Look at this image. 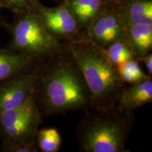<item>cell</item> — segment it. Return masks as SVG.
<instances>
[{
  "label": "cell",
  "instance_id": "6da1fadb",
  "mask_svg": "<svg viewBox=\"0 0 152 152\" xmlns=\"http://www.w3.org/2000/svg\"><path fill=\"white\" fill-rule=\"evenodd\" d=\"M37 58L33 97L41 115L51 116L92 109L91 95L83 74L69 49Z\"/></svg>",
  "mask_w": 152,
  "mask_h": 152
},
{
  "label": "cell",
  "instance_id": "7a4b0ae2",
  "mask_svg": "<svg viewBox=\"0 0 152 152\" xmlns=\"http://www.w3.org/2000/svg\"><path fill=\"white\" fill-rule=\"evenodd\" d=\"M63 44L71 52L83 74L90 92L92 109L103 111L116 105L125 84L119 78L116 67L104 49L87 36Z\"/></svg>",
  "mask_w": 152,
  "mask_h": 152
},
{
  "label": "cell",
  "instance_id": "3957f363",
  "mask_svg": "<svg viewBox=\"0 0 152 152\" xmlns=\"http://www.w3.org/2000/svg\"><path fill=\"white\" fill-rule=\"evenodd\" d=\"M85 113L75 130L76 140L81 151H130L125 144L134 125V112L116 104L109 109L88 110Z\"/></svg>",
  "mask_w": 152,
  "mask_h": 152
},
{
  "label": "cell",
  "instance_id": "277c9868",
  "mask_svg": "<svg viewBox=\"0 0 152 152\" xmlns=\"http://www.w3.org/2000/svg\"><path fill=\"white\" fill-rule=\"evenodd\" d=\"M7 27L11 36L9 48L34 59L58 52L64 46L45 29L35 8L15 14Z\"/></svg>",
  "mask_w": 152,
  "mask_h": 152
},
{
  "label": "cell",
  "instance_id": "5b68a950",
  "mask_svg": "<svg viewBox=\"0 0 152 152\" xmlns=\"http://www.w3.org/2000/svg\"><path fill=\"white\" fill-rule=\"evenodd\" d=\"M42 123V116L33 95L22 105L0 115V140L3 143L37 142Z\"/></svg>",
  "mask_w": 152,
  "mask_h": 152
},
{
  "label": "cell",
  "instance_id": "8992f818",
  "mask_svg": "<svg viewBox=\"0 0 152 152\" xmlns=\"http://www.w3.org/2000/svg\"><path fill=\"white\" fill-rule=\"evenodd\" d=\"M35 10L45 29L60 42H69L86 36L64 1L55 7H45L38 1Z\"/></svg>",
  "mask_w": 152,
  "mask_h": 152
},
{
  "label": "cell",
  "instance_id": "52a82bcc",
  "mask_svg": "<svg viewBox=\"0 0 152 152\" xmlns=\"http://www.w3.org/2000/svg\"><path fill=\"white\" fill-rule=\"evenodd\" d=\"M85 35L102 49H106L118 39L126 37L125 28L120 18L118 4L105 2L102 11L87 28Z\"/></svg>",
  "mask_w": 152,
  "mask_h": 152
},
{
  "label": "cell",
  "instance_id": "ba28073f",
  "mask_svg": "<svg viewBox=\"0 0 152 152\" xmlns=\"http://www.w3.org/2000/svg\"><path fill=\"white\" fill-rule=\"evenodd\" d=\"M36 77L34 64L29 71L0 83V115L18 107L33 96Z\"/></svg>",
  "mask_w": 152,
  "mask_h": 152
},
{
  "label": "cell",
  "instance_id": "9c48e42d",
  "mask_svg": "<svg viewBox=\"0 0 152 152\" xmlns=\"http://www.w3.org/2000/svg\"><path fill=\"white\" fill-rule=\"evenodd\" d=\"M152 102V79L149 77L123 88L117 105L127 111H133Z\"/></svg>",
  "mask_w": 152,
  "mask_h": 152
},
{
  "label": "cell",
  "instance_id": "30bf717a",
  "mask_svg": "<svg viewBox=\"0 0 152 152\" xmlns=\"http://www.w3.org/2000/svg\"><path fill=\"white\" fill-rule=\"evenodd\" d=\"M35 60L9 47L0 48V83L29 71Z\"/></svg>",
  "mask_w": 152,
  "mask_h": 152
},
{
  "label": "cell",
  "instance_id": "8fae6325",
  "mask_svg": "<svg viewBox=\"0 0 152 152\" xmlns=\"http://www.w3.org/2000/svg\"><path fill=\"white\" fill-rule=\"evenodd\" d=\"M118 8L125 28L132 24L152 23V0H121Z\"/></svg>",
  "mask_w": 152,
  "mask_h": 152
},
{
  "label": "cell",
  "instance_id": "7c38bea8",
  "mask_svg": "<svg viewBox=\"0 0 152 152\" xmlns=\"http://www.w3.org/2000/svg\"><path fill=\"white\" fill-rule=\"evenodd\" d=\"M125 35L138 61L152 50V23H136L125 28Z\"/></svg>",
  "mask_w": 152,
  "mask_h": 152
},
{
  "label": "cell",
  "instance_id": "4fadbf2b",
  "mask_svg": "<svg viewBox=\"0 0 152 152\" xmlns=\"http://www.w3.org/2000/svg\"><path fill=\"white\" fill-rule=\"evenodd\" d=\"M63 1L73 12L80 28L85 34L105 4L104 0H65Z\"/></svg>",
  "mask_w": 152,
  "mask_h": 152
},
{
  "label": "cell",
  "instance_id": "5bb4252c",
  "mask_svg": "<svg viewBox=\"0 0 152 152\" xmlns=\"http://www.w3.org/2000/svg\"><path fill=\"white\" fill-rule=\"evenodd\" d=\"M104 51L115 66L128 61L137 59L134 50L127 37L118 39Z\"/></svg>",
  "mask_w": 152,
  "mask_h": 152
},
{
  "label": "cell",
  "instance_id": "9a60e30c",
  "mask_svg": "<svg viewBox=\"0 0 152 152\" xmlns=\"http://www.w3.org/2000/svg\"><path fill=\"white\" fill-rule=\"evenodd\" d=\"M115 67L119 78L125 84H134L151 77L142 70L137 59L128 61L118 64Z\"/></svg>",
  "mask_w": 152,
  "mask_h": 152
},
{
  "label": "cell",
  "instance_id": "2e32d148",
  "mask_svg": "<svg viewBox=\"0 0 152 152\" xmlns=\"http://www.w3.org/2000/svg\"><path fill=\"white\" fill-rule=\"evenodd\" d=\"M36 142L39 151L57 152L61 145V137L56 128H44L38 130Z\"/></svg>",
  "mask_w": 152,
  "mask_h": 152
},
{
  "label": "cell",
  "instance_id": "e0dca14e",
  "mask_svg": "<svg viewBox=\"0 0 152 152\" xmlns=\"http://www.w3.org/2000/svg\"><path fill=\"white\" fill-rule=\"evenodd\" d=\"M39 0H0V9L11 11L18 14L35 8Z\"/></svg>",
  "mask_w": 152,
  "mask_h": 152
},
{
  "label": "cell",
  "instance_id": "ac0fdd59",
  "mask_svg": "<svg viewBox=\"0 0 152 152\" xmlns=\"http://www.w3.org/2000/svg\"><path fill=\"white\" fill-rule=\"evenodd\" d=\"M0 149L3 152L39 151L37 142H16V143H3L1 142Z\"/></svg>",
  "mask_w": 152,
  "mask_h": 152
},
{
  "label": "cell",
  "instance_id": "d6986e66",
  "mask_svg": "<svg viewBox=\"0 0 152 152\" xmlns=\"http://www.w3.org/2000/svg\"><path fill=\"white\" fill-rule=\"evenodd\" d=\"M139 61H142L145 65L148 71V75L152 77V54L151 53L146 55L145 56L141 58Z\"/></svg>",
  "mask_w": 152,
  "mask_h": 152
},
{
  "label": "cell",
  "instance_id": "ffe728a7",
  "mask_svg": "<svg viewBox=\"0 0 152 152\" xmlns=\"http://www.w3.org/2000/svg\"><path fill=\"white\" fill-rule=\"evenodd\" d=\"M105 2H109V3H119L121 0H104Z\"/></svg>",
  "mask_w": 152,
  "mask_h": 152
},
{
  "label": "cell",
  "instance_id": "44dd1931",
  "mask_svg": "<svg viewBox=\"0 0 152 152\" xmlns=\"http://www.w3.org/2000/svg\"><path fill=\"white\" fill-rule=\"evenodd\" d=\"M63 1H65V0H63Z\"/></svg>",
  "mask_w": 152,
  "mask_h": 152
}]
</instances>
